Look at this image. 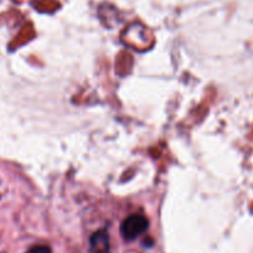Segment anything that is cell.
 Wrapping results in <instances>:
<instances>
[{
    "instance_id": "2",
    "label": "cell",
    "mask_w": 253,
    "mask_h": 253,
    "mask_svg": "<svg viewBox=\"0 0 253 253\" xmlns=\"http://www.w3.org/2000/svg\"><path fill=\"white\" fill-rule=\"evenodd\" d=\"M109 237L104 230L93 233L89 240V252L91 253H108Z\"/></svg>"
},
{
    "instance_id": "3",
    "label": "cell",
    "mask_w": 253,
    "mask_h": 253,
    "mask_svg": "<svg viewBox=\"0 0 253 253\" xmlns=\"http://www.w3.org/2000/svg\"><path fill=\"white\" fill-rule=\"evenodd\" d=\"M26 253H52V251H51V248L48 247V246L39 245L31 247Z\"/></svg>"
},
{
    "instance_id": "1",
    "label": "cell",
    "mask_w": 253,
    "mask_h": 253,
    "mask_svg": "<svg viewBox=\"0 0 253 253\" xmlns=\"http://www.w3.org/2000/svg\"><path fill=\"white\" fill-rule=\"evenodd\" d=\"M149 227V221L145 216L140 213H133L124 218V221L121 225V233L124 240L133 241L144 233Z\"/></svg>"
}]
</instances>
